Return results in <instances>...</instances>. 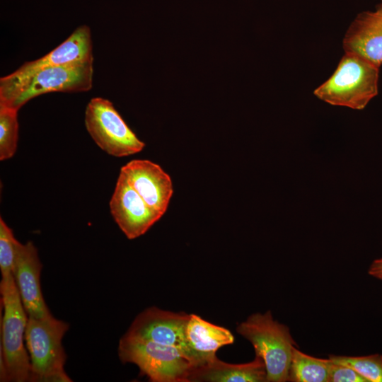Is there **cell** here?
Segmentation results:
<instances>
[{
	"label": "cell",
	"instance_id": "obj_1",
	"mask_svg": "<svg viewBox=\"0 0 382 382\" xmlns=\"http://www.w3.org/2000/svg\"><path fill=\"white\" fill-rule=\"evenodd\" d=\"M93 77V62L44 67L23 74L12 72L0 79V105L18 110L42 94L87 91L92 88Z\"/></svg>",
	"mask_w": 382,
	"mask_h": 382
},
{
	"label": "cell",
	"instance_id": "obj_2",
	"mask_svg": "<svg viewBox=\"0 0 382 382\" xmlns=\"http://www.w3.org/2000/svg\"><path fill=\"white\" fill-rule=\"evenodd\" d=\"M1 381H30V362L24 346L28 317L13 274L1 277Z\"/></svg>",
	"mask_w": 382,
	"mask_h": 382
},
{
	"label": "cell",
	"instance_id": "obj_3",
	"mask_svg": "<svg viewBox=\"0 0 382 382\" xmlns=\"http://www.w3.org/2000/svg\"><path fill=\"white\" fill-rule=\"evenodd\" d=\"M379 66L352 52H345L333 74L313 94L332 105L362 110L378 94Z\"/></svg>",
	"mask_w": 382,
	"mask_h": 382
},
{
	"label": "cell",
	"instance_id": "obj_4",
	"mask_svg": "<svg viewBox=\"0 0 382 382\" xmlns=\"http://www.w3.org/2000/svg\"><path fill=\"white\" fill-rule=\"evenodd\" d=\"M236 331L252 344L255 355L263 360L267 382L287 381L296 343L286 325L274 320L272 312L267 311L251 314L238 325Z\"/></svg>",
	"mask_w": 382,
	"mask_h": 382
},
{
	"label": "cell",
	"instance_id": "obj_5",
	"mask_svg": "<svg viewBox=\"0 0 382 382\" xmlns=\"http://www.w3.org/2000/svg\"><path fill=\"white\" fill-rule=\"evenodd\" d=\"M69 325L50 315L28 316L25 341L30 362V381L70 382L64 370L66 354L62 344Z\"/></svg>",
	"mask_w": 382,
	"mask_h": 382
},
{
	"label": "cell",
	"instance_id": "obj_6",
	"mask_svg": "<svg viewBox=\"0 0 382 382\" xmlns=\"http://www.w3.org/2000/svg\"><path fill=\"white\" fill-rule=\"evenodd\" d=\"M118 355L122 362L136 364L153 382H188L192 370L191 364L178 347L124 335L120 340Z\"/></svg>",
	"mask_w": 382,
	"mask_h": 382
},
{
	"label": "cell",
	"instance_id": "obj_7",
	"mask_svg": "<svg viewBox=\"0 0 382 382\" xmlns=\"http://www.w3.org/2000/svg\"><path fill=\"white\" fill-rule=\"evenodd\" d=\"M86 128L96 144L107 154L125 157L137 154L145 147L108 100L96 97L85 112Z\"/></svg>",
	"mask_w": 382,
	"mask_h": 382
},
{
	"label": "cell",
	"instance_id": "obj_8",
	"mask_svg": "<svg viewBox=\"0 0 382 382\" xmlns=\"http://www.w3.org/2000/svg\"><path fill=\"white\" fill-rule=\"evenodd\" d=\"M110 213L128 239L144 235L162 216L151 209L120 173L110 201Z\"/></svg>",
	"mask_w": 382,
	"mask_h": 382
},
{
	"label": "cell",
	"instance_id": "obj_9",
	"mask_svg": "<svg viewBox=\"0 0 382 382\" xmlns=\"http://www.w3.org/2000/svg\"><path fill=\"white\" fill-rule=\"evenodd\" d=\"M120 173L146 204L163 216L173 194L170 175L158 164L146 159L129 161Z\"/></svg>",
	"mask_w": 382,
	"mask_h": 382
},
{
	"label": "cell",
	"instance_id": "obj_10",
	"mask_svg": "<svg viewBox=\"0 0 382 382\" xmlns=\"http://www.w3.org/2000/svg\"><path fill=\"white\" fill-rule=\"evenodd\" d=\"M190 314L165 311L155 306L141 312L124 336L180 348Z\"/></svg>",
	"mask_w": 382,
	"mask_h": 382
},
{
	"label": "cell",
	"instance_id": "obj_11",
	"mask_svg": "<svg viewBox=\"0 0 382 382\" xmlns=\"http://www.w3.org/2000/svg\"><path fill=\"white\" fill-rule=\"evenodd\" d=\"M233 342L234 337L228 329L190 314L180 350L193 369L208 363L219 348Z\"/></svg>",
	"mask_w": 382,
	"mask_h": 382
},
{
	"label": "cell",
	"instance_id": "obj_12",
	"mask_svg": "<svg viewBox=\"0 0 382 382\" xmlns=\"http://www.w3.org/2000/svg\"><path fill=\"white\" fill-rule=\"evenodd\" d=\"M42 268L37 250L33 242L21 243L13 275L28 316L37 318L52 315L41 291L40 277Z\"/></svg>",
	"mask_w": 382,
	"mask_h": 382
},
{
	"label": "cell",
	"instance_id": "obj_13",
	"mask_svg": "<svg viewBox=\"0 0 382 382\" xmlns=\"http://www.w3.org/2000/svg\"><path fill=\"white\" fill-rule=\"evenodd\" d=\"M345 52L357 54L380 67L382 64V4L376 11L359 13L343 39Z\"/></svg>",
	"mask_w": 382,
	"mask_h": 382
},
{
	"label": "cell",
	"instance_id": "obj_14",
	"mask_svg": "<svg viewBox=\"0 0 382 382\" xmlns=\"http://www.w3.org/2000/svg\"><path fill=\"white\" fill-rule=\"evenodd\" d=\"M89 62H93L91 30L88 25H83L50 52L37 59L25 62L13 73L23 74L44 67L71 66Z\"/></svg>",
	"mask_w": 382,
	"mask_h": 382
},
{
	"label": "cell",
	"instance_id": "obj_15",
	"mask_svg": "<svg viewBox=\"0 0 382 382\" xmlns=\"http://www.w3.org/2000/svg\"><path fill=\"white\" fill-rule=\"evenodd\" d=\"M188 382H267L263 360L255 359L243 364H230L216 356L206 364L191 370Z\"/></svg>",
	"mask_w": 382,
	"mask_h": 382
},
{
	"label": "cell",
	"instance_id": "obj_16",
	"mask_svg": "<svg viewBox=\"0 0 382 382\" xmlns=\"http://www.w3.org/2000/svg\"><path fill=\"white\" fill-rule=\"evenodd\" d=\"M330 359L316 358L293 349L287 381L328 382Z\"/></svg>",
	"mask_w": 382,
	"mask_h": 382
},
{
	"label": "cell",
	"instance_id": "obj_17",
	"mask_svg": "<svg viewBox=\"0 0 382 382\" xmlns=\"http://www.w3.org/2000/svg\"><path fill=\"white\" fill-rule=\"evenodd\" d=\"M18 110L0 105V160L13 156L18 140Z\"/></svg>",
	"mask_w": 382,
	"mask_h": 382
},
{
	"label": "cell",
	"instance_id": "obj_18",
	"mask_svg": "<svg viewBox=\"0 0 382 382\" xmlns=\"http://www.w3.org/2000/svg\"><path fill=\"white\" fill-rule=\"evenodd\" d=\"M329 358L352 367L368 382H382V355L380 354L361 357L330 355Z\"/></svg>",
	"mask_w": 382,
	"mask_h": 382
},
{
	"label": "cell",
	"instance_id": "obj_19",
	"mask_svg": "<svg viewBox=\"0 0 382 382\" xmlns=\"http://www.w3.org/2000/svg\"><path fill=\"white\" fill-rule=\"evenodd\" d=\"M21 243L12 230L0 218V270L1 277L13 274L16 257Z\"/></svg>",
	"mask_w": 382,
	"mask_h": 382
},
{
	"label": "cell",
	"instance_id": "obj_20",
	"mask_svg": "<svg viewBox=\"0 0 382 382\" xmlns=\"http://www.w3.org/2000/svg\"><path fill=\"white\" fill-rule=\"evenodd\" d=\"M328 382L368 381L352 367L330 359Z\"/></svg>",
	"mask_w": 382,
	"mask_h": 382
},
{
	"label": "cell",
	"instance_id": "obj_21",
	"mask_svg": "<svg viewBox=\"0 0 382 382\" xmlns=\"http://www.w3.org/2000/svg\"><path fill=\"white\" fill-rule=\"evenodd\" d=\"M368 274L382 281V258L374 260L371 264Z\"/></svg>",
	"mask_w": 382,
	"mask_h": 382
}]
</instances>
